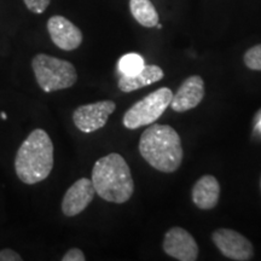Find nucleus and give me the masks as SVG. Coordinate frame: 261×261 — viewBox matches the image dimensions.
Segmentation results:
<instances>
[{
  "label": "nucleus",
  "mask_w": 261,
  "mask_h": 261,
  "mask_svg": "<svg viewBox=\"0 0 261 261\" xmlns=\"http://www.w3.org/2000/svg\"><path fill=\"white\" fill-rule=\"evenodd\" d=\"M139 152L151 167L163 173L177 171L184 156L177 130L171 126L160 123H151L143 132L139 140Z\"/></svg>",
  "instance_id": "obj_1"
},
{
  "label": "nucleus",
  "mask_w": 261,
  "mask_h": 261,
  "mask_svg": "<svg viewBox=\"0 0 261 261\" xmlns=\"http://www.w3.org/2000/svg\"><path fill=\"white\" fill-rule=\"evenodd\" d=\"M54 168V144L46 132L34 129L22 145L15 159V171L19 180L33 185L45 180Z\"/></svg>",
  "instance_id": "obj_2"
},
{
  "label": "nucleus",
  "mask_w": 261,
  "mask_h": 261,
  "mask_svg": "<svg viewBox=\"0 0 261 261\" xmlns=\"http://www.w3.org/2000/svg\"><path fill=\"white\" fill-rule=\"evenodd\" d=\"M91 180L98 196L113 203H125L135 191V181L128 165L116 152L97 160Z\"/></svg>",
  "instance_id": "obj_3"
},
{
  "label": "nucleus",
  "mask_w": 261,
  "mask_h": 261,
  "mask_svg": "<svg viewBox=\"0 0 261 261\" xmlns=\"http://www.w3.org/2000/svg\"><path fill=\"white\" fill-rule=\"evenodd\" d=\"M32 68L38 85L47 93L69 89L77 80L76 69L70 62L45 54L33 58Z\"/></svg>",
  "instance_id": "obj_4"
},
{
  "label": "nucleus",
  "mask_w": 261,
  "mask_h": 261,
  "mask_svg": "<svg viewBox=\"0 0 261 261\" xmlns=\"http://www.w3.org/2000/svg\"><path fill=\"white\" fill-rule=\"evenodd\" d=\"M173 92L168 87L149 93L143 99L133 104L123 115V126L128 129H137L139 127L154 123L171 104Z\"/></svg>",
  "instance_id": "obj_5"
},
{
  "label": "nucleus",
  "mask_w": 261,
  "mask_h": 261,
  "mask_svg": "<svg viewBox=\"0 0 261 261\" xmlns=\"http://www.w3.org/2000/svg\"><path fill=\"white\" fill-rule=\"evenodd\" d=\"M212 240L215 247L220 250L225 257L236 261L250 260L254 255L253 244L232 228L221 227L212 233Z\"/></svg>",
  "instance_id": "obj_6"
},
{
  "label": "nucleus",
  "mask_w": 261,
  "mask_h": 261,
  "mask_svg": "<svg viewBox=\"0 0 261 261\" xmlns=\"http://www.w3.org/2000/svg\"><path fill=\"white\" fill-rule=\"evenodd\" d=\"M116 104L113 100L85 104L75 109L73 121L76 128L84 133H92L103 128L108 119L115 112Z\"/></svg>",
  "instance_id": "obj_7"
},
{
  "label": "nucleus",
  "mask_w": 261,
  "mask_h": 261,
  "mask_svg": "<svg viewBox=\"0 0 261 261\" xmlns=\"http://www.w3.org/2000/svg\"><path fill=\"white\" fill-rule=\"evenodd\" d=\"M163 250L179 261H195L198 257V246L185 228L175 226L167 231L163 240Z\"/></svg>",
  "instance_id": "obj_8"
},
{
  "label": "nucleus",
  "mask_w": 261,
  "mask_h": 261,
  "mask_svg": "<svg viewBox=\"0 0 261 261\" xmlns=\"http://www.w3.org/2000/svg\"><path fill=\"white\" fill-rule=\"evenodd\" d=\"M47 31L51 40L61 50H76L83 42V33L80 29L63 16H52L47 21Z\"/></svg>",
  "instance_id": "obj_9"
},
{
  "label": "nucleus",
  "mask_w": 261,
  "mask_h": 261,
  "mask_svg": "<svg viewBox=\"0 0 261 261\" xmlns=\"http://www.w3.org/2000/svg\"><path fill=\"white\" fill-rule=\"evenodd\" d=\"M94 194L96 190L91 179H79L65 192L62 201V212L65 217L69 218L80 214L92 202Z\"/></svg>",
  "instance_id": "obj_10"
},
{
  "label": "nucleus",
  "mask_w": 261,
  "mask_h": 261,
  "mask_svg": "<svg viewBox=\"0 0 261 261\" xmlns=\"http://www.w3.org/2000/svg\"><path fill=\"white\" fill-rule=\"evenodd\" d=\"M204 97V81L200 75L188 77L179 87L177 93L173 94L171 108L177 113H184L196 108Z\"/></svg>",
  "instance_id": "obj_11"
},
{
  "label": "nucleus",
  "mask_w": 261,
  "mask_h": 261,
  "mask_svg": "<svg viewBox=\"0 0 261 261\" xmlns=\"http://www.w3.org/2000/svg\"><path fill=\"white\" fill-rule=\"evenodd\" d=\"M192 202L202 211L215 208L219 202L220 184L213 175H203L195 182L192 188Z\"/></svg>",
  "instance_id": "obj_12"
},
{
  "label": "nucleus",
  "mask_w": 261,
  "mask_h": 261,
  "mask_svg": "<svg viewBox=\"0 0 261 261\" xmlns=\"http://www.w3.org/2000/svg\"><path fill=\"white\" fill-rule=\"evenodd\" d=\"M163 76H165V73L159 65H144V68L135 75H121L117 86L122 92L128 93L158 83L163 79Z\"/></svg>",
  "instance_id": "obj_13"
},
{
  "label": "nucleus",
  "mask_w": 261,
  "mask_h": 261,
  "mask_svg": "<svg viewBox=\"0 0 261 261\" xmlns=\"http://www.w3.org/2000/svg\"><path fill=\"white\" fill-rule=\"evenodd\" d=\"M130 14L140 25L146 28L156 27L159 14L150 0H129Z\"/></svg>",
  "instance_id": "obj_14"
},
{
  "label": "nucleus",
  "mask_w": 261,
  "mask_h": 261,
  "mask_svg": "<svg viewBox=\"0 0 261 261\" xmlns=\"http://www.w3.org/2000/svg\"><path fill=\"white\" fill-rule=\"evenodd\" d=\"M144 60L138 54H127L119 60L117 68L121 75H135L144 68Z\"/></svg>",
  "instance_id": "obj_15"
},
{
  "label": "nucleus",
  "mask_w": 261,
  "mask_h": 261,
  "mask_svg": "<svg viewBox=\"0 0 261 261\" xmlns=\"http://www.w3.org/2000/svg\"><path fill=\"white\" fill-rule=\"evenodd\" d=\"M244 64L252 70L261 71V44L250 47L243 57Z\"/></svg>",
  "instance_id": "obj_16"
},
{
  "label": "nucleus",
  "mask_w": 261,
  "mask_h": 261,
  "mask_svg": "<svg viewBox=\"0 0 261 261\" xmlns=\"http://www.w3.org/2000/svg\"><path fill=\"white\" fill-rule=\"evenodd\" d=\"M23 2L27 9L33 14H42L50 5L51 0H23Z\"/></svg>",
  "instance_id": "obj_17"
},
{
  "label": "nucleus",
  "mask_w": 261,
  "mask_h": 261,
  "mask_svg": "<svg viewBox=\"0 0 261 261\" xmlns=\"http://www.w3.org/2000/svg\"><path fill=\"white\" fill-rule=\"evenodd\" d=\"M85 254L79 248H71L64 254V256L62 257V261H85Z\"/></svg>",
  "instance_id": "obj_18"
},
{
  "label": "nucleus",
  "mask_w": 261,
  "mask_h": 261,
  "mask_svg": "<svg viewBox=\"0 0 261 261\" xmlns=\"http://www.w3.org/2000/svg\"><path fill=\"white\" fill-rule=\"evenodd\" d=\"M22 256L15 250L5 248V249L0 250V261H21Z\"/></svg>",
  "instance_id": "obj_19"
},
{
  "label": "nucleus",
  "mask_w": 261,
  "mask_h": 261,
  "mask_svg": "<svg viewBox=\"0 0 261 261\" xmlns=\"http://www.w3.org/2000/svg\"><path fill=\"white\" fill-rule=\"evenodd\" d=\"M256 128L260 130L261 132V113H260V115H259V119H257V126H256Z\"/></svg>",
  "instance_id": "obj_20"
},
{
  "label": "nucleus",
  "mask_w": 261,
  "mask_h": 261,
  "mask_svg": "<svg viewBox=\"0 0 261 261\" xmlns=\"http://www.w3.org/2000/svg\"><path fill=\"white\" fill-rule=\"evenodd\" d=\"M156 27H158L159 29H162V24L161 23H158V24H156Z\"/></svg>",
  "instance_id": "obj_21"
},
{
  "label": "nucleus",
  "mask_w": 261,
  "mask_h": 261,
  "mask_svg": "<svg viewBox=\"0 0 261 261\" xmlns=\"http://www.w3.org/2000/svg\"><path fill=\"white\" fill-rule=\"evenodd\" d=\"M2 117H3V119H6V115H5V114H4V113H3V114H2Z\"/></svg>",
  "instance_id": "obj_22"
},
{
  "label": "nucleus",
  "mask_w": 261,
  "mask_h": 261,
  "mask_svg": "<svg viewBox=\"0 0 261 261\" xmlns=\"http://www.w3.org/2000/svg\"><path fill=\"white\" fill-rule=\"evenodd\" d=\"M260 188H261V179H260Z\"/></svg>",
  "instance_id": "obj_23"
}]
</instances>
